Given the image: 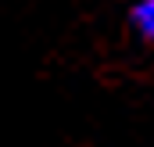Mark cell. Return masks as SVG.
Segmentation results:
<instances>
[{"mask_svg": "<svg viewBox=\"0 0 154 147\" xmlns=\"http://www.w3.org/2000/svg\"><path fill=\"white\" fill-rule=\"evenodd\" d=\"M133 29L143 39L154 43V0H140V4L133 7Z\"/></svg>", "mask_w": 154, "mask_h": 147, "instance_id": "6da1fadb", "label": "cell"}]
</instances>
